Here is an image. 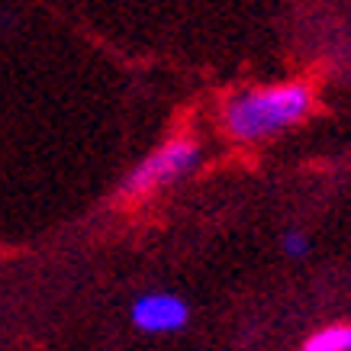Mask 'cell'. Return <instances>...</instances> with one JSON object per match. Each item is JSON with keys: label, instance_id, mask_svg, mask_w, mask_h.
<instances>
[{"label": "cell", "instance_id": "obj_1", "mask_svg": "<svg viewBox=\"0 0 351 351\" xmlns=\"http://www.w3.org/2000/svg\"><path fill=\"white\" fill-rule=\"evenodd\" d=\"M309 110H313V90L300 81H290V84L255 87L235 94L226 104L223 123L226 132L239 142H258L306 119Z\"/></svg>", "mask_w": 351, "mask_h": 351}, {"label": "cell", "instance_id": "obj_2", "mask_svg": "<svg viewBox=\"0 0 351 351\" xmlns=\"http://www.w3.org/2000/svg\"><path fill=\"white\" fill-rule=\"evenodd\" d=\"M200 165V145L191 138H178L152 152L149 158H142L136 168L126 174V181L119 184V197L123 200H138L145 193L158 191L165 184H174L187 178L193 168Z\"/></svg>", "mask_w": 351, "mask_h": 351}, {"label": "cell", "instance_id": "obj_3", "mask_svg": "<svg viewBox=\"0 0 351 351\" xmlns=\"http://www.w3.org/2000/svg\"><path fill=\"white\" fill-rule=\"evenodd\" d=\"M191 322V306L187 300L168 290H155V293H142L132 303V326L149 335H165V332H181Z\"/></svg>", "mask_w": 351, "mask_h": 351}, {"label": "cell", "instance_id": "obj_4", "mask_svg": "<svg viewBox=\"0 0 351 351\" xmlns=\"http://www.w3.org/2000/svg\"><path fill=\"white\" fill-rule=\"evenodd\" d=\"M303 351H351V326H329L306 339Z\"/></svg>", "mask_w": 351, "mask_h": 351}, {"label": "cell", "instance_id": "obj_5", "mask_svg": "<svg viewBox=\"0 0 351 351\" xmlns=\"http://www.w3.org/2000/svg\"><path fill=\"white\" fill-rule=\"evenodd\" d=\"M284 252H287L290 258H303L309 252V239L303 232H297V229H293V232L284 235Z\"/></svg>", "mask_w": 351, "mask_h": 351}]
</instances>
